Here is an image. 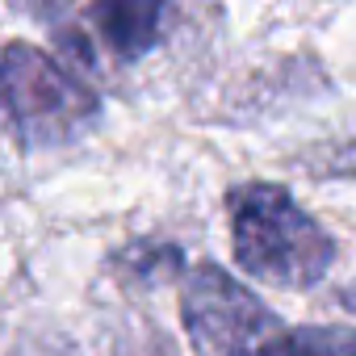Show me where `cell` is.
Here are the masks:
<instances>
[{
	"label": "cell",
	"instance_id": "1",
	"mask_svg": "<svg viewBox=\"0 0 356 356\" xmlns=\"http://www.w3.org/2000/svg\"><path fill=\"white\" fill-rule=\"evenodd\" d=\"M235 264L277 289H310L335 260V239L293 202L285 185L248 181L227 193Z\"/></svg>",
	"mask_w": 356,
	"mask_h": 356
},
{
	"label": "cell",
	"instance_id": "2",
	"mask_svg": "<svg viewBox=\"0 0 356 356\" xmlns=\"http://www.w3.org/2000/svg\"><path fill=\"white\" fill-rule=\"evenodd\" d=\"M101 113V97L55 55L13 38L5 47V118L22 147H59L84 134Z\"/></svg>",
	"mask_w": 356,
	"mask_h": 356
},
{
	"label": "cell",
	"instance_id": "3",
	"mask_svg": "<svg viewBox=\"0 0 356 356\" xmlns=\"http://www.w3.org/2000/svg\"><path fill=\"white\" fill-rule=\"evenodd\" d=\"M181 318L193 356H285V323L218 264L189 268Z\"/></svg>",
	"mask_w": 356,
	"mask_h": 356
},
{
	"label": "cell",
	"instance_id": "4",
	"mask_svg": "<svg viewBox=\"0 0 356 356\" xmlns=\"http://www.w3.org/2000/svg\"><path fill=\"white\" fill-rule=\"evenodd\" d=\"M168 9L172 0H92L84 9V22L113 59L134 63L159 47Z\"/></svg>",
	"mask_w": 356,
	"mask_h": 356
},
{
	"label": "cell",
	"instance_id": "5",
	"mask_svg": "<svg viewBox=\"0 0 356 356\" xmlns=\"http://www.w3.org/2000/svg\"><path fill=\"white\" fill-rule=\"evenodd\" d=\"M285 356H356V331H348V327H302V331H289Z\"/></svg>",
	"mask_w": 356,
	"mask_h": 356
},
{
	"label": "cell",
	"instance_id": "6",
	"mask_svg": "<svg viewBox=\"0 0 356 356\" xmlns=\"http://www.w3.org/2000/svg\"><path fill=\"white\" fill-rule=\"evenodd\" d=\"M339 302H343L348 310H356V285H348V289H339Z\"/></svg>",
	"mask_w": 356,
	"mask_h": 356
}]
</instances>
